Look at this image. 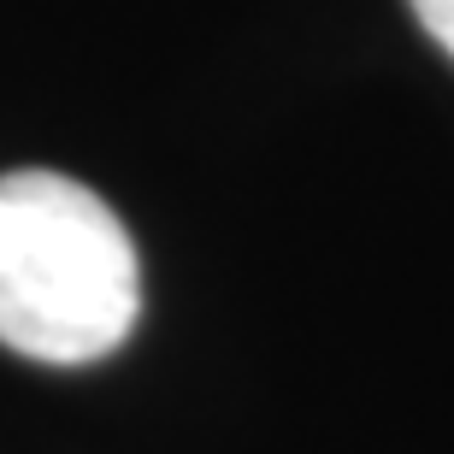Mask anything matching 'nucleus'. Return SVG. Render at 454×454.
I'll use <instances>...</instances> for the list:
<instances>
[{
  "instance_id": "1",
  "label": "nucleus",
  "mask_w": 454,
  "mask_h": 454,
  "mask_svg": "<svg viewBox=\"0 0 454 454\" xmlns=\"http://www.w3.org/2000/svg\"><path fill=\"white\" fill-rule=\"evenodd\" d=\"M142 319V260L77 177H0V342L42 366H89Z\"/></svg>"
},
{
  "instance_id": "2",
  "label": "nucleus",
  "mask_w": 454,
  "mask_h": 454,
  "mask_svg": "<svg viewBox=\"0 0 454 454\" xmlns=\"http://www.w3.org/2000/svg\"><path fill=\"white\" fill-rule=\"evenodd\" d=\"M407 6H413V18L425 24V35L454 59V0H407Z\"/></svg>"
}]
</instances>
